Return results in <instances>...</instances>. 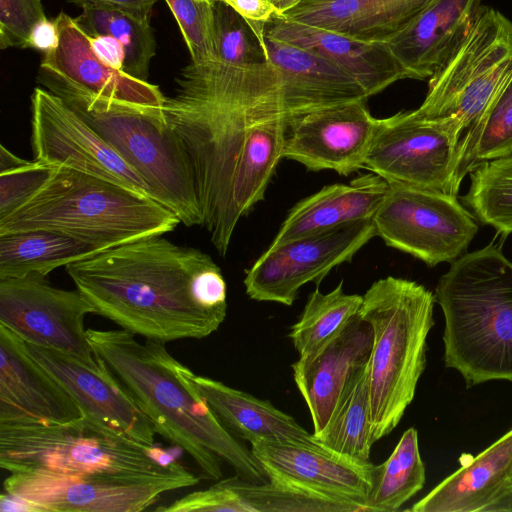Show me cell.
I'll return each mask as SVG.
<instances>
[{
	"mask_svg": "<svg viewBox=\"0 0 512 512\" xmlns=\"http://www.w3.org/2000/svg\"><path fill=\"white\" fill-rule=\"evenodd\" d=\"M177 84L163 111L194 156L213 152L250 125L369 98L335 65L290 43L242 65L191 62Z\"/></svg>",
	"mask_w": 512,
	"mask_h": 512,
	"instance_id": "obj_1",
	"label": "cell"
},
{
	"mask_svg": "<svg viewBox=\"0 0 512 512\" xmlns=\"http://www.w3.org/2000/svg\"><path fill=\"white\" fill-rule=\"evenodd\" d=\"M95 313L145 339H202L227 313L220 267L203 251L162 235L110 248L66 265Z\"/></svg>",
	"mask_w": 512,
	"mask_h": 512,
	"instance_id": "obj_2",
	"label": "cell"
},
{
	"mask_svg": "<svg viewBox=\"0 0 512 512\" xmlns=\"http://www.w3.org/2000/svg\"><path fill=\"white\" fill-rule=\"evenodd\" d=\"M86 332L95 357L134 399L155 432L184 450L203 478L219 480L222 459L246 481H268L251 449L221 423L193 385V372L168 352L165 343L140 342L124 329Z\"/></svg>",
	"mask_w": 512,
	"mask_h": 512,
	"instance_id": "obj_3",
	"label": "cell"
},
{
	"mask_svg": "<svg viewBox=\"0 0 512 512\" xmlns=\"http://www.w3.org/2000/svg\"><path fill=\"white\" fill-rule=\"evenodd\" d=\"M444 363L467 387L512 381V262L495 245L455 259L435 289Z\"/></svg>",
	"mask_w": 512,
	"mask_h": 512,
	"instance_id": "obj_4",
	"label": "cell"
},
{
	"mask_svg": "<svg viewBox=\"0 0 512 512\" xmlns=\"http://www.w3.org/2000/svg\"><path fill=\"white\" fill-rule=\"evenodd\" d=\"M181 223L156 200L65 166L22 206L0 219V234L51 230L105 251L164 235Z\"/></svg>",
	"mask_w": 512,
	"mask_h": 512,
	"instance_id": "obj_5",
	"label": "cell"
},
{
	"mask_svg": "<svg viewBox=\"0 0 512 512\" xmlns=\"http://www.w3.org/2000/svg\"><path fill=\"white\" fill-rule=\"evenodd\" d=\"M37 80L82 116L137 171L154 200L185 226L203 225L191 159L163 107L95 96L42 68Z\"/></svg>",
	"mask_w": 512,
	"mask_h": 512,
	"instance_id": "obj_6",
	"label": "cell"
},
{
	"mask_svg": "<svg viewBox=\"0 0 512 512\" xmlns=\"http://www.w3.org/2000/svg\"><path fill=\"white\" fill-rule=\"evenodd\" d=\"M435 302L423 285L393 276L375 281L363 295L359 316L373 333L368 372L375 442L397 427L414 399Z\"/></svg>",
	"mask_w": 512,
	"mask_h": 512,
	"instance_id": "obj_7",
	"label": "cell"
},
{
	"mask_svg": "<svg viewBox=\"0 0 512 512\" xmlns=\"http://www.w3.org/2000/svg\"><path fill=\"white\" fill-rule=\"evenodd\" d=\"M176 462L86 416L64 423L0 422V467L9 473L141 477Z\"/></svg>",
	"mask_w": 512,
	"mask_h": 512,
	"instance_id": "obj_8",
	"label": "cell"
},
{
	"mask_svg": "<svg viewBox=\"0 0 512 512\" xmlns=\"http://www.w3.org/2000/svg\"><path fill=\"white\" fill-rule=\"evenodd\" d=\"M512 74V22L481 6L468 34L445 64L429 78L416 114L453 119L467 129L486 110Z\"/></svg>",
	"mask_w": 512,
	"mask_h": 512,
	"instance_id": "obj_9",
	"label": "cell"
},
{
	"mask_svg": "<svg viewBox=\"0 0 512 512\" xmlns=\"http://www.w3.org/2000/svg\"><path fill=\"white\" fill-rule=\"evenodd\" d=\"M463 132L456 120L427 119L414 110L379 119L364 168L388 183L457 196Z\"/></svg>",
	"mask_w": 512,
	"mask_h": 512,
	"instance_id": "obj_10",
	"label": "cell"
},
{
	"mask_svg": "<svg viewBox=\"0 0 512 512\" xmlns=\"http://www.w3.org/2000/svg\"><path fill=\"white\" fill-rule=\"evenodd\" d=\"M388 185L384 201L373 217L376 236L387 246L428 266L454 261L467 249L478 225L457 196L395 183Z\"/></svg>",
	"mask_w": 512,
	"mask_h": 512,
	"instance_id": "obj_11",
	"label": "cell"
},
{
	"mask_svg": "<svg viewBox=\"0 0 512 512\" xmlns=\"http://www.w3.org/2000/svg\"><path fill=\"white\" fill-rule=\"evenodd\" d=\"M200 478L176 461L167 471L141 477H73L10 473L4 492L27 499L42 512H140L169 491L195 486Z\"/></svg>",
	"mask_w": 512,
	"mask_h": 512,
	"instance_id": "obj_12",
	"label": "cell"
},
{
	"mask_svg": "<svg viewBox=\"0 0 512 512\" xmlns=\"http://www.w3.org/2000/svg\"><path fill=\"white\" fill-rule=\"evenodd\" d=\"M90 313L95 308L78 289L56 288L46 276L0 280V325L27 343L95 366L98 362L84 328V318Z\"/></svg>",
	"mask_w": 512,
	"mask_h": 512,
	"instance_id": "obj_13",
	"label": "cell"
},
{
	"mask_svg": "<svg viewBox=\"0 0 512 512\" xmlns=\"http://www.w3.org/2000/svg\"><path fill=\"white\" fill-rule=\"evenodd\" d=\"M31 113V143L36 161L69 167L153 199L148 184L137 171L59 96L35 88Z\"/></svg>",
	"mask_w": 512,
	"mask_h": 512,
	"instance_id": "obj_14",
	"label": "cell"
},
{
	"mask_svg": "<svg viewBox=\"0 0 512 512\" xmlns=\"http://www.w3.org/2000/svg\"><path fill=\"white\" fill-rule=\"evenodd\" d=\"M375 236L369 219L269 246L246 271V294L256 301L291 306L304 285L319 284Z\"/></svg>",
	"mask_w": 512,
	"mask_h": 512,
	"instance_id": "obj_15",
	"label": "cell"
},
{
	"mask_svg": "<svg viewBox=\"0 0 512 512\" xmlns=\"http://www.w3.org/2000/svg\"><path fill=\"white\" fill-rule=\"evenodd\" d=\"M250 444L268 481L343 505L350 512H367L374 466L370 461H355L313 443Z\"/></svg>",
	"mask_w": 512,
	"mask_h": 512,
	"instance_id": "obj_16",
	"label": "cell"
},
{
	"mask_svg": "<svg viewBox=\"0 0 512 512\" xmlns=\"http://www.w3.org/2000/svg\"><path fill=\"white\" fill-rule=\"evenodd\" d=\"M366 99L316 109L288 121L283 158L307 170L347 176L364 168L379 119Z\"/></svg>",
	"mask_w": 512,
	"mask_h": 512,
	"instance_id": "obj_17",
	"label": "cell"
},
{
	"mask_svg": "<svg viewBox=\"0 0 512 512\" xmlns=\"http://www.w3.org/2000/svg\"><path fill=\"white\" fill-rule=\"evenodd\" d=\"M29 355L74 397L84 416L143 444L153 446L155 430L134 399L102 360L89 365L51 348L25 342Z\"/></svg>",
	"mask_w": 512,
	"mask_h": 512,
	"instance_id": "obj_18",
	"label": "cell"
},
{
	"mask_svg": "<svg viewBox=\"0 0 512 512\" xmlns=\"http://www.w3.org/2000/svg\"><path fill=\"white\" fill-rule=\"evenodd\" d=\"M0 422L64 423L83 416L69 391L27 352L25 341L0 325Z\"/></svg>",
	"mask_w": 512,
	"mask_h": 512,
	"instance_id": "obj_19",
	"label": "cell"
},
{
	"mask_svg": "<svg viewBox=\"0 0 512 512\" xmlns=\"http://www.w3.org/2000/svg\"><path fill=\"white\" fill-rule=\"evenodd\" d=\"M372 328L359 313L319 350L292 364L293 378L313 422V434L327 424L347 382L368 364Z\"/></svg>",
	"mask_w": 512,
	"mask_h": 512,
	"instance_id": "obj_20",
	"label": "cell"
},
{
	"mask_svg": "<svg viewBox=\"0 0 512 512\" xmlns=\"http://www.w3.org/2000/svg\"><path fill=\"white\" fill-rule=\"evenodd\" d=\"M55 21L59 45L45 53L40 68L95 96L139 106H164L166 97L157 85L103 63L93 52L88 35L74 18L60 12Z\"/></svg>",
	"mask_w": 512,
	"mask_h": 512,
	"instance_id": "obj_21",
	"label": "cell"
},
{
	"mask_svg": "<svg viewBox=\"0 0 512 512\" xmlns=\"http://www.w3.org/2000/svg\"><path fill=\"white\" fill-rule=\"evenodd\" d=\"M265 34L306 49L352 76L369 97L394 82L410 78L388 43L365 42L333 31L294 22L282 14L266 26Z\"/></svg>",
	"mask_w": 512,
	"mask_h": 512,
	"instance_id": "obj_22",
	"label": "cell"
},
{
	"mask_svg": "<svg viewBox=\"0 0 512 512\" xmlns=\"http://www.w3.org/2000/svg\"><path fill=\"white\" fill-rule=\"evenodd\" d=\"M435 0H302L282 15L365 42L389 43Z\"/></svg>",
	"mask_w": 512,
	"mask_h": 512,
	"instance_id": "obj_23",
	"label": "cell"
},
{
	"mask_svg": "<svg viewBox=\"0 0 512 512\" xmlns=\"http://www.w3.org/2000/svg\"><path fill=\"white\" fill-rule=\"evenodd\" d=\"M482 0H435L388 44L412 79L434 75L473 25Z\"/></svg>",
	"mask_w": 512,
	"mask_h": 512,
	"instance_id": "obj_24",
	"label": "cell"
},
{
	"mask_svg": "<svg viewBox=\"0 0 512 512\" xmlns=\"http://www.w3.org/2000/svg\"><path fill=\"white\" fill-rule=\"evenodd\" d=\"M388 187V182L374 173L349 184L325 186L289 210L270 246L373 219Z\"/></svg>",
	"mask_w": 512,
	"mask_h": 512,
	"instance_id": "obj_25",
	"label": "cell"
},
{
	"mask_svg": "<svg viewBox=\"0 0 512 512\" xmlns=\"http://www.w3.org/2000/svg\"><path fill=\"white\" fill-rule=\"evenodd\" d=\"M511 483L512 429L407 510L483 512Z\"/></svg>",
	"mask_w": 512,
	"mask_h": 512,
	"instance_id": "obj_26",
	"label": "cell"
},
{
	"mask_svg": "<svg viewBox=\"0 0 512 512\" xmlns=\"http://www.w3.org/2000/svg\"><path fill=\"white\" fill-rule=\"evenodd\" d=\"M191 380L221 423L235 436L250 443L289 441L318 444L296 420L270 401L205 376L192 373Z\"/></svg>",
	"mask_w": 512,
	"mask_h": 512,
	"instance_id": "obj_27",
	"label": "cell"
},
{
	"mask_svg": "<svg viewBox=\"0 0 512 512\" xmlns=\"http://www.w3.org/2000/svg\"><path fill=\"white\" fill-rule=\"evenodd\" d=\"M103 252L98 247L51 230L0 234V280L52 270Z\"/></svg>",
	"mask_w": 512,
	"mask_h": 512,
	"instance_id": "obj_28",
	"label": "cell"
},
{
	"mask_svg": "<svg viewBox=\"0 0 512 512\" xmlns=\"http://www.w3.org/2000/svg\"><path fill=\"white\" fill-rule=\"evenodd\" d=\"M319 445L346 458L369 462L374 444L368 364L353 374L325 425L313 434Z\"/></svg>",
	"mask_w": 512,
	"mask_h": 512,
	"instance_id": "obj_29",
	"label": "cell"
},
{
	"mask_svg": "<svg viewBox=\"0 0 512 512\" xmlns=\"http://www.w3.org/2000/svg\"><path fill=\"white\" fill-rule=\"evenodd\" d=\"M74 18L88 36L110 35L125 49L123 72L147 81L149 65L155 55L156 43L150 17L116 6L87 3Z\"/></svg>",
	"mask_w": 512,
	"mask_h": 512,
	"instance_id": "obj_30",
	"label": "cell"
},
{
	"mask_svg": "<svg viewBox=\"0 0 512 512\" xmlns=\"http://www.w3.org/2000/svg\"><path fill=\"white\" fill-rule=\"evenodd\" d=\"M426 480L418 432L407 429L388 459L374 465L365 506L367 512H392L416 495Z\"/></svg>",
	"mask_w": 512,
	"mask_h": 512,
	"instance_id": "obj_31",
	"label": "cell"
},
{
	"mask_svg": "<svg viewBox=\"0 0 512 512\" xmlns=\"http://www.w3.org/2000/svg\"><path fill=\"white\" fill-rule=\"evenodd\" d=\"M512 154V74L459 143L458 181L481 164Z\"/></svg>",
	"mask_w": 512,
	"mask_h": 512,
	"instance_id": "obj_32",
	"label": "cell"
},
{
	"mask_svg": "<svg viewBox=\"0 0 512 512\" xmlns=\"http://www.w3.org/2000/svg\"><path fill=\"white\" fill-rule=\"evenodd\" d=\"M362 302L363 296L344 292L343 281L328 293L316 288L288 335L299 357L313 354L342 331L358 315Z\"/></svg>",
	"mask_w": 512,
	"mask_h": 512,
	"instance_id": "obj_33",
	"label": "cell"
},
{
	"mask_svg": "<svg viewBox=\"0 0 512 512\" xmlns=\"http://www.w3.org/2000/svg\"><path fill=\"white\" fill-rule=\"evenodd\" d=\"M464 202L483 224L512 233V154L487 161L470 173Z\"/></svg>",
	"mask_w": 512,
	"mask_h": 512,
	"instance_id": "obj_34",
	"label": "cell"
},
{
	"mask_svg": "<svg viewBox=\"0 0 512 512\" xmlns=\"http://www.w3.org/2000/svg\"><path fill=\"white\" fill-rule=\"evenodd\" d=\"M229 479L248 512H350L343 505L271 481L252 483L237 475Z\"/></svg>",
	"mask_w": 512,
	"mask_h": 512,
	"instance_id": "obj_35",
	"label": "cell"
},
{
	"mask_svg": "<svg viewBox=\"0 0 512 512\" xmlns=\"http://www.w3.org/2000/svg\"><path fill=\"white\" fill-rule=\"evenodd\" d=\"M189 49L192 63L215 60L212 0H165Z\"/></svg>",
	"mask_w": 512,
	"mask_h": 512,
	"instance_id": "obj_36",
	"label": "cell"
},
{
	"mask_svg": "<svg viewBox=\"0 0 512 512\" xmlns=\"http://www.w3.org/2000/svg\"><path fill=\"white\" fill-rule=\"evenodd\" d=\"M215 27V60L242 65L262 58L254 57L244 19L225 3L212 0ZM264 58V57H263Z\"/></svg>",
	"mask_w": 512,
	"mask_h": 512,
	"instance_id": "obj_37",
	"label": "cell"
},
{
	"mask_svg": "<svg viewBox=\"0 0 512 512\" xmlns=\"http://www.w3.org/2000/svg\"><path fill=\"white\" fill-rule=\"evenodd\" d=\"M54 166L31 161L29 164L0 173V219L28 201L50 178Z\"/></svg>",
	"mask_w": 512,
	"mask_h": 512,
	"instance_id": "obj_38",
	"label": "cell"
},
{
	"mask_svg": "<svg viewBox=\"0 0 512 512\" xmlns=\"http://www.w3.org/2000/svg\"><path fill=\"white\" fill-rule=\"evenodd\" d=\"M158 512H247V508L230 479L217 480L203 490L192 491L168 505L154 509Z\"/></svg>",
	"mask_w": 512,
	"mask_h": 512,
	"instance_id": "obj_39",
	"label": "cell"
},
{
	"mask_svg": "<svg viewBox=\"0 0 512 512\" xmlns=\"http://www.w3.org/2000/svg\"><path fill=\"white\" fill-rule=\"evenodd\" d=\"M45 17L41 0H0V48H26L32 28Z\"/></svg>",
	"mask_w": 512,
	"mask_h": 512,
	"instance_id": "obj_40",
	"label": "cell"
},
{
	"mask_svg": "<svg viewBox=\"0 0 512 512\" xmlns=\"http://www.w3.org/2000/svg\"><path fill=\"white\" fill-rule=\"evenodd\" d=\"M239 14L256 37L259 47L264 44L267 24L281 15L271 0H218Z\"/></svg>",
	"mask_w": 512,
	"mask_h": 512,
	"instance_id": "obj_41",
	"label": "cell"
},
{
	"mask_svg": "<svg viewBox=\"0 0 512 512\" xmlns=\"http://www.w3.org/2000/svg\"><path fill=\"white\" fill-rule=\"evenodd\" d=\"M90 45L96 56L109 67L123 71L125 49L122 44L110 35L88 36Z\"/></svg>",
	"mask_w": 512,
	"mask_h": 512,
	"instance_id": "obj_42",
	"label": "cell"
},
{
	"mask_svg": "<svg viewBox=\"0 0 512 512\" xmlns=\"http://www.w3.org/2000/svg\"><path fill=\"white\" fill-rule=\"evenodd\" d=\"M59 40L60 36L56 21H51L45 17L32 28L26 48L36 49L45 54L57 48Z\"/></svg>",
	"mask_w": 512,
	"mask_h": 512,
	"instance_id": "obj_43",
	"label": "cell"
},
{
	"mask_svg": "<svg viewBox=\"0 0 512 512\" xmlns=\"http://www.w3.org/2000/svg\"><path fill=\"white\" fill-rule=\"evenodd\" d=\"M78 6L87 3H102L116 6L144 16L151 15L152 8L157 0H68Z\"/></svg>",
	"mask_w": 512,
	"mask_h": 512,
	"instance_id": "obj_44",
	"label": "cell"
},
{
	"mask_svg": "<svg viewBox=\"0 0 512 512\" xmlns=\"http://www.w3.org/2000/svg\"><path fill=\"white\" fill-rule=\"evenodd\" d=\"M1 512H42V510L33 502L8 494L2 493L0 496Z\"/></svg>",
	"mask_w": 512,
	"mask_h": 512,
	"instance_id": "obj_45",
	"label": "cell"
},
{
	"mask_svg": "<svg viewBox=\"0 0 512 512\" xmlns=\"http://www.w3.org/2000/svg\"><path fill=\"white\" fill-rule=\"evenodd\" d=\"M31 161L20 158L0 145V173L11 171L29 164Z\"/></svg>",
	"mask_w": 512,
	"mask_h": 512,
	"instance_id": "obj_46",
	"label": "cell"
},
{
	"mask_svg": "<svg viewBox=\"0 0 512 512\" xmlns=\"http://www.w3.org/2000/svg\"><path fill=\"white\" fill-rule=\"evenodd\" d=\"M512 511V483L507 486L483 512Z\"/></svg>",
	"mask_w": 512,
	"mask_h": 512,
	"instance_id": "obj_47",
	"label": "cell"
},
{
	"mask_svg": "<svg viewBox=\"0 0 512 512\" xmlns=\"http://www.w3.org/2000/svg\"><path fill=\"white\" fill-rule=\"evenodd\" d=\"M281 14L298 5L302 0H271Z\"/></svg>",
	"mask_w": 512,
	"mask_h": 512,
	"instance_id": "obj_48",
	"label": "cell"
},
{
	"mask_svg": "<svg viewBox=\"0 0 512 512\" xmlns=\"http://www.w3.org/2000/svg\"><path fill=\"white\" fill-rule=\"evenodd\" d=\"M272 2V1H271Z\"/></svg>",
	"mask_w": 512,
	"mask_h": 512,
	"instance_id": "obj_49",
	"label": "cell"
}]
</instances>
